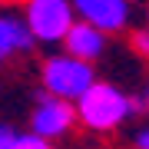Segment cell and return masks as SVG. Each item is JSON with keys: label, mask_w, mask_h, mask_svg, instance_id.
Wrapping results in <instances>:
<instances>
[{"label": "cell", "mask_w": 149, "mask_h": 149, "mask_svg": "<svg viewBox=\"0 0 149 149\" xmlns=\"http://www.w3.org/2000/svg\"><path fill=\"white\" fill-rule=\"evenodd\" d=\"M73 109H76V126H83L93 136H109L119 126H126L133 116H139L143 103H139V96L126 93L123 86L96 76L73 100Z\"/></svg>", "instance_id": "1"}, {"label": "cell", "mask_w": 149, "mask_h": 149, "mask_svg": "<svg viewBox=\"0 0 149 149\" xmlns=\"http://www.w3.org/2000/svg\"><path fill=\"white\" fill-rule=\"evenodd\" d=\"M96 76H100L96 73V63H86V60L66 53V50L43 56V63H40V86L50 96H60V100H70V103H73Z\"/></svg>", "instance_id": "2"}, {"label": "cell", "mask_w": 149, "mask_h": 149, "mask_svg": "<svg viewBox=\"0 0 149 149\" xmlns=\"http://www.w3.org/2000/svg\"><path fill=\"white\" fill-rule=\"evenodd\" d=\"M20 17L27 23L30 37L37 40V47H60L63 33L76 20L70 0H23Z\"/></svg>", "instance_id": "3"}, {"label": "cell", "mask_w": 149, "mask_h": 149, "mask_svg": "<svg viewBox=\"0 0 149 149\" xmlns=\"http://www.w3.org/2000/svg\"><path fill=\"white\" fill-rule=\"evenodd\" d=\"M76 126V109L70 100H60V96H50L47 90L37 93V103L30 109V133H37L50 143L63 139L73 133Z\"/></svg>", "instance_id": "4"}, {"label": "cell", "mask_w": 149, "mask_h": 149, "mask_svg": "<svg viewBox=\"0 0 149 149\" xmlns=\"http://www.w3.org/2000/svg\"><path fill=\"white\" fill-rule=\"evenodd\" d=\"M76 20H86L103 33L116 37L133 27V3L129 0H70Z\"/></svg>", "instance_id": "5"}, {"label": "cell", "mask_w": 149, "mask_h": 149, "mask_svg": "<svg viewBox=\"0 0 149 149\" xmlns=\"http://www.w3.org/2000/svg\"><path fill=\"white\" fill-rule=\"evenodd\" d=\"M60 47L66 50V53L86 60V63H100L103 56L109 53V33H103L100 27H93V23L86 20H73L70 23V30L63 33V40H60Z\"/></svg>", "instance_id": "6"}, {"label": "cell", "mask_w": 149, "mask_h": 149, "mask_svg": "<svg viewBox=\"0 0 149 149\" xmlns=\"http://www.w3.org/2000/svg\"><path fill=\"white\" fill-rule=\"evenodd\" d=\"M37 50V40L30 37L20 10H0V66L27 56Z\"/></svg>", "instance_id": "7"}, {"label": "cell", "mask_w": 149, "mask_h": 149, "mask_svg": "<svg viewBox=\"0 0 149 149\" xmlns=\"http://www.w3.org/2000/svg\"><path fill=\"white\" fill-rule=\"evenodd\" d=\"M10 149H53V143L50 139H43V136H37V133H17L13 136V143H10Z\"/></svg>", "instance_id": "8"}, {"label": "cell", "mask_w": 149, "mask_h": 149, "mask_svg": "<svg viewBox=\"0 0 149 149\" xmlns=\"http://www.w3.org/2000/svg\"><path fill=\"white\" fill-rule=\"evenodd\" d=\"M129 50L139 60H149V27H139V30L129 33Z\"/></svg>", "instance_id": "9"}, {"label": "cell", "mask_w": 149, "mask_h": 149, "mask_svg": "<svg viewBox=\"0 0 149 149\" xmlns=\"http://www.w3.org/2000/svg\"><path fill=\"white\" fill-rule=\"evenodd\" d=\"M129 143H133V149H149V126H139L129 136Z\"/></svg>", "instance_id": "10"}, {"label": "cell", "mask_w": 149, "mask_h": 149, "mask_svg": "<svg viewBox=\"0 0 149 149\" xmlns=\"http://www.w3.org/2000/svg\"><path fill=\"white\" fill-rule=\"evenodd\" d=\"M13 136H17V129L10 126V123H0V149H10Z\"/></svg>", "instance_id": "11"}, {"label": "cell", "mask_w": 149, "mask_h": 149, "mask_svg": "<svg viewBox=\"0 0 149 149\" xmlns=\"http://www.w3.org/2000/svg\"><path fill=\"white\" fill-rule=\"evenodd\" d=\"M139 103H143V113H149V80L143 86V96H139Z\"/></svg>", "instance_id": "12"}, {"label": "cell", "mask_w": 149, "mask_h": 149, "mask_svg": "<svg viewBox=\"0 0 149 149\" xmlns=\"http://www.w3.org/2000/svg\"><path fill=\"white\" fill-rule=\"evenodd\" d=\"M146 20H149V7H146ZM146 27H149V23H146Z\"/></svg>", "instance_id": "13"}, {"label": "cell", "mask_w": 149, "mask_h": 149, "mask_svg": "<svg viewBox=\"0 0 149 149\" xmlns=\"http://www.w3.org/2000/svg\"><path fill=\"white\" fill-rule=\"evenodd\" d=\"M73 149H83V146H73Z\"/></svg>", "instance_id": "14"}, {"label": "cell", "mask_w": 149, "mask_h": 149, "mask_svg": "<svg viewBox=\"0 0 149 149\" xmlns=\"http://www.w3.org/2000/svg\"><path fill=\"white\" fill-rule=\"evenodd\" d=\"M3 3H10V0H3Z\"/></svg>", "instance_id": "15"}]
</instances>
